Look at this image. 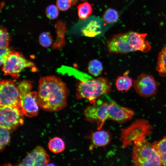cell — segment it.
Returning a JSON list of instances; mask_svg holds the SVG:
<instances>
[{
	"label": "cell",
	"instance_id": "obj_1",
	"mask_svg": "<svg viewBox=\"0 0 166 166\" xmlns=\"http://www.w3.org/2000/svg\"><path fill=\"white\" fill-rule=\"evenodd\" d=\"M37 102L39 106L47 111H57L66 105L69 90L59 77L47 76L39 81Z\"/></svg>",
	"mask_w": 166,
	"mask_h": 166
},
{
	"label": "cell",
	"instance_id": "obj_2",
	"mask_svg": "<svg viewBox=\"0 0 166 166\" xmlns=\"http://www.w3.org/2000/svg\"><path fill=\"white\" fill-rule=\"evenodd\" d=\"M147 34L129 31L113 35L109 41L107 49L111 53L125 54L140 51L144 53L149 51L151 46L146 39Z\"/></svg>",
	"mask_w": 166,
	"mask_h": 166
},
{
	"label": "cell",
	"instance_id": "obj_3",
	"mask_svg": "<svg viewBox=\"0 0 166 166\" xmlns=\"http://www.w3.org/2000/svg\"><path fill=\"white\" fill-rule=\"evenodd\" d=\"M111 89V83L107 78L97 77L93 79L77 81L76 95L78 100L87 99L92 104L102 96L110 92Z\"/></svg>",
	"mask_w": 166,
	"mask_h": 166
},
{
	"label": "cell",
	"instance_id": "obj_4",
	"mask_svg": "<svg viewBox=\"0 0 166 166\" xmlns=\"http://www.w3.org/2000/svg\"><path fill=\"white\" fill-rule=\"evenodd\" d=\"M153 127L144 119H137L127 127L121 129L119 139L123 148L133 145L152 133Z\"/></svg>",
	"mask_w": 166,
	"mask_h": 166
},
{
	"label": "cell",
	"instance_id": "obj_5",
	"mask_svg": "<svg viewBox=\"0 0 166 166\" xmlns=\"http://www.w3.org/2000/svg\"><path fill=\"white\" fill-rule=\"evenodd\" d=\"M132 160L136 166H162L160 157L153 144L146 139L133 145Z\"/></svg>",
	"mask_w": 166,
	"mask_h": 166
},
{
	"label": "cell",
	"instance_id": "obj_6",
	"mask_svg": "<svg viewBox=\"0 0 166 166\" xmlns=\"http://www.w3.org/2000/svg\"><path fill=\"white\" fill-rule=\"evenodd\" d=\"M17 85L21 98V109L24 115L29 117L37 116L39 106L37 99L38 92L31 91L33 82L24 80L18 83Z\"/></svg>",
	"mask_w": 166,
	"mask_h": 166
},
{
	"label": "cell",
	"instance_id": "obj_7",
	"mask_svg": "<svg viewBox=\"0 0 166 166\" xmlns=\"http://www.w3.org/2000/svg\"><path fill=\"white\" fill-rule=\"evenodd\" d=\"M26 68L32 69L34 64L26 59L19 52L11 50L9 56L3 65L2 71L5 75H10L14 78L19 77V73Z\"/></svg>",
	"mask_w": 166,
	"mask_h": 166
},
{
	"label": "cell",
	"instance_id": "obj_8",
	"mask_svg": "<svg viewBox=\"0 0 166 166\" xmlns=\"http://www.w3.org/2000/svg\"><path fill=\"white\" fill-rule=\"evenodd\" d=\"M110 103L98 100L87 106L84 111L85 117L88 121L96 124L100 130L105 122L108 120V112Z\"/></svg>",
	"mask_w": 166,
	"mask_h": 166
},
{
	"label": "cell",
	"instance_id": "obj_9",
	"mask_svg": "<svg viewBox=\"0 0 166 166\" xmlns=\"http://www.w3.org/2000/svg\"><path fill=\"white\" fill-rule=\"evenodd\" d=\"M0 106H10L21 110V98L17 85L11 80H2L0 83Z\"/></svg>",
	"mask_w": 166,
	"mask_h": 166
},
{
	"label": "cell",
	"instance_id": "obj_10",
	"mask_svg": "<svg viewBox=\"0 0 166 166\" xmlns=\"http://www.w3.org/2000/svg\"><path fill=\"white\" fill-rule=\"evenodd\" d=\"M23 114L19 108L10 106H0V125L10 131L21 125L24 122Z\"/></svg>",
	"mask_w": 166,
	"mask_h": 166
},
{
	"label": "cell",
	"instance_id": "obj_11",
	"mask_svg": "<svg viewBox=\"0 0 166 166\" xmlns=\"http://www.w3.org/2000/svg\"><path fill=\"white\" fill-rule=\"evenodd\" d=\"M133 86L137 94L144 97L153 96L157 91V84L154 77L145 73L137 77L133 81Z\"/></svg>",
	"mask_w": 166,
	"mask_h": 166
},
{
	"label": "cell",
	"instance_id": "obj_12",
	"mask_svg": "<svg viewBox=\"0 0 166 166\" xmlns=\"http://www.w3.org/2000/svg\"><path fill=\"white\" fill-rule=\"evenodd\" d=\"M50 161L49 155L42 147H36L32 151L28 153L25 158L19 163L18 166H45Z\"/></svg>",
	"mask_w": 166,
	"mask_h": 166
},
{
	"label": "cell",
	"instance_id": "obj_13",
	"mask_svg": "<svg viewBox=\"0 0 166 166\" xmlns=\"http://www.w3.org/2000/svg\"><path fill=\"white\" fill-rule=\"evenodd\" d=\"M133 110L121 106L114 101L110 102L108 112V120L120 123H124L133 118Z\"/></svg>",
	"mask_w": 166,
	"mask_h": 166
},
{
	"label": "cell",
	"instance_id": "obj_14",
	"mask_svg": "<svg viewBox=\"0 0 166 166\" xmlns=\"http://www.w3.org/2000/svg\"><path fill=\"white\" fill-rule=\"evenodd\" d=\"M111 136L109 133L104 130H98L93 132L91 136V140L93 145L96 146H103L110 141Z\"/></svg>",
	"mask_w": 166,
	"mask_h": 166
},
{
	"label": "cell",
	"instance_id": "obj_15",
	"mask_svg": "<svg viewBox=\"0 0 166 166\" xmlns=\"http://www.w3.org/2000/svg\"><path fill=\"white\" fill-rule=\"evenodd\" d=\"M126 72L123 75L118 76L116 79L115 85L118 91L127 92L133 85L132 79L127 75Z\"/></svg>",
	"mask_w": 166,
	"mask_h": 166
},
{
	"label": "cell",
	"instance_id": "obj_16",
	"mask_svg": "<svg viewBox=\"0 0 166 166\" xmlns=\"http://www.w3.org/2000/svg\"><path fill=\"white\" fill-rule=\"evenodd\" d=\"M156 69L160 76L166 77V45L158 54Z\"/></svg>",
	"mask_w": 166,
	"mask_h": 166
},
{
	"label": "cell",
	"instance_id": "obj_17",
	"mask_svg": "<svg viewBox=\"0 0 166 166\" xmlns=\"http://www.w3.org/2000/svg\"><path fill=\"white\" fill-rule=\"evenodd\" d=\"M153 148L160 158L162 166H166V136L153 143Z\"/></svg>",
	"mask_w": 166,
	"mask_h": 166
},
{
	"label": "cell",
	"instance_id": "obj_18",
	"mask_svg": "<svg viewBox=\"0 0 166 166\" xmlns=\"http://www.w3.org/2000/svg\"><path fill=\"white\" fill-rule=\"evenodd\" d=\"M65 144L60 137H55L51 139L48 143L49 149L54 153L62 152L65 149Z\"/></svg>",
	"mask_w": 166,
	"mask_h": 166
},
{
	"label": "cell",
	"instance_id": "obj_19",
	"mask_svg": "<svg viewBox=\"0 0 166 166\" xmlns=\"http://www.w3.org/2000/svg\"><path fill=\"white\" fill-rule=\"evenodd\" d=\"M103 67L101 62L97 59H93L89 63L88 70L89 73L95 77H97L102 73Z\"/></svg>",
	"mask_w": 166,
	"mask_h": 166
},
{
	"label": "cell",
	"instance_id": "obj_20",
	"mask_svg": "<svg viewBox=\"0 0 166 166\" xmlns=\"http://www.w3.org/2000/svg\"><path fill=\"white\" fill-rule=\"evenodd\" d=\"M78 14L79 18L85 20L92 13V8L90 4L85 2L79 4L77 6Z\"/></svg>",
	"mask_w": 166,
	"mask_h": 166
},
{
	"label": "cell",
	"instance_id": "obj_21",
	"mask_svg": "<svg viewBox=\"0 0 166 166\" xmlns=\"http://www.w3.org/2000/svg\"><path fill=\"white\" fill-rule=\"evenodd\" d=\"M10 130L0 126V150L2 151L9 142L10 137Z\"/></svg>",
	"mask_w": 166,
	"mask_h": 166
},
{
	"label": "cell",
	"instance_id": "obj_22",
	"mask_svg": "<svg viewBox=\"0 0 166 166\" xmlns=\"http://www.w3.org/2000/svg\"><path fill=\"white\" fill-rule=\"evenodd\" d=\"M119 17L118 12L115 9L112 8H109L105 12L103 19L107 23H113L118 19Z\"/></svg>",
	"mask_w": 166,
	"mask_h": 166
},
{
	"label": "cell",
	"instance_id": "obj_23",
	"mask_svg": "<svg viewBox=\"0 0 166 166\" xmlns=\"http://www.w3.org/2000/svg\"><path fill=\"white\" fill-rule=\"evenodd\" d=\"M99 25L96 22H91L83 29V34L86 36H94L99 34Z\"/></svg>",
	"mask_w": 166,
	"mask_h": 166
},
{
	"label": "cell",
	"instance_id": "obj_24",
	"mask_svg": "<svg viewBox=\"0 0 166 166\" xmlns=\"http://www.w3.org/2000/svg\"><path fill=\"white\" fill-rule=\"evenodd\" d=\"M39 42L40 45L43 47H49L52 43V37L48 33L43 32L39 36Z\"/></svg>",
	"mask_w": 166,
	"mask_h": 166
},
{
	"label": "cell",
	"instance_id": "obj_25",
	"mask_svg": "<svg viewBox=\"0 0 166 166\" xmlns=\"http://www.w3.org/2000/svg\"><path fill=\"white\" fill-rule=\"evenodd\" d=\"M0 48L8 47L10 36L6 29L3 27L0 28Z\"/></svg>",
	"mask_w": 166,
	"mask_h": 166
},
{
	"label": "cell",
	"instance_id": "obj_26",
	"mask_svg": "<svg viewBox=\"0 0 166 166\" xmlns=\"http://www.w3.org/2000/svg\"><path fill=\"white\" fill-rule=\"evenodd\" d=\"M46 14L47 17L50 19H55L59 14L58 8L54 5H50L46 8Z\"/></svg>",
	"mask_w": 166,
	"mask_h": 166
},
{
	"label": "cell",
	"instance_id": "obj_27",
	"mask_svg": "<svg viewBox=\"0 0 166 166\" xmlns=\"http://www.w3.org/2000/svg\"><path fill=\"white\" fill-rule=\"evenodd\" d=\"M72 4L71 0H57L56 5L58 9L65 11L69 9Z\"/></svg>",
	"mask_w": 166,
	"mask_h": 166
},
{
	"label": "cell",
	"instance_id": "obj_28",
	"mask_svg": "<svg viewBox=\"0 0 166 166\" xmlns=\"http://www.w3.org/2000/svg\"><path fill=\"white\" fill-rule=\"evenodd\" d=\"M11 50L8 47L0 48V65H3L10 54Z\"/></svg>",
	"mask_w": 166,
	"mask_h": 166
},
{
	"label": "cell",
	"instance_id": "obj_29",
	"mask_svg": "<svg viewBox=\"0 0 166 166\" xmlns=\"http://www.w3.org/2000/svg\"><path fill=\"white\" fill-rule=\"evenodd\" d=\"M71 0L72 2V5H75L77 3V2L79 1H85L86 0Z\"/></svg>",
	"mask_w": 166,
	"mask_h": 166
},
{
	"label": "cell",
	"instance_id": "obj_30",
	"mask_svg": "<svg viewBox=\"0 0 166 166\" xmlns=\"http://www.w3.org/2000/svg\"></svg>",
	"mask_w": 166,
	"mask_h": 166
}]
</instances>
